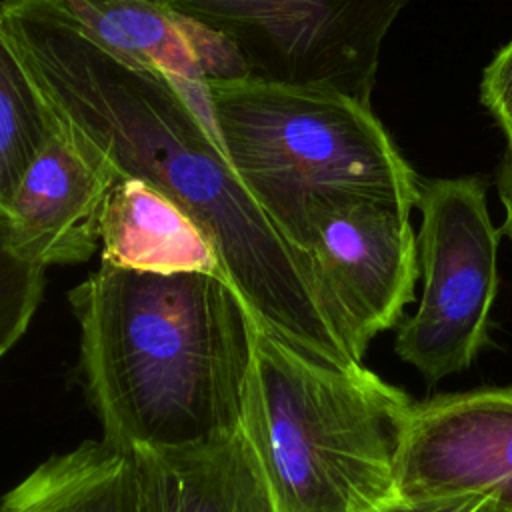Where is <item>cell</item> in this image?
Returning a JSON list of instances; mask_svg holds the SVG:
<instances>
[{"label":"cell","mask_w":512,"mask_h":512,"mask_svg":"<svg viewBox=\"0 0 512 512\" xmlns=\"http://www.w3.org/2000/svg\"><path fill=\"white\" fill-rule=\"evenodd\" d=\"M0 28L60 126L208 234L266 334L338 366L362 364L312 252L272 220L172 78L104 46L62 0H4Z\"/></svg>","instance_id":"obj_1"},{"label":"cell","mask_w":512,"mask_h":512,"mask_svg":"<svg viewBox=\"0 0 512 512\" xmlns=\"http://www.w3.org/2000/svg\"><path fill=\"white\" fill-rule=\"evenodd\" d=\"M68 300L102 442L130 454L240 430L258 322L232 282L100 262Z\"/></svg>","instance_id":"obj_2"},{"label":"cell","mask_w":512,"mask_h":512,"mask_svg":"<svg viewBox=\"0 0 512 512\" xmlns=\"http://www.w3.org/2000/svg\"><path fill=\"white\" fill-rule=\"evenodd\" d=\"M412 398L362 364L310 356L258 326L242 432L278 512H378Z\"/></svg>","instance_id":"obj_3"},{"label":"cell","mask_w":512,"mask_h":512,"mask_svg":"<svg viewBox=\"0 0 512 512\" xmlns=\"http://www.w3.org/2000/svg\"><path fill=\"white\" fill-rule=\"evenodd\" d=\"M206 86L234 170L298 246L308 250L306 202L316 194L348 190L418 204L420 178L370 106L254 76Z\"/></svg>","instance_id":"obj_4"},{"label":"cell","mask_w":512,"mask_h":512,"mask_svg":"<svg viewBox=\"0 0 512 512\" xmlns=\"http://www.w3.org/2000/svg\"><path fill=\"white\" fill-rule=\"evenodd\" d=\"M480 176L420 180L418 264L424 290L394 340L400 360L430 384L466 370L488 342L498 292V238Z\"/></svg>","instance_id":"obj_5"},{"label":"cell","mask_w":512,"mask_h":512,"mask_svg":"<svg viewBox=\"0 0 512 512\" xmlns=\"http://www.w3.org/2000/svg\"><path fill=\"white\" fill-rule=\"evenodd\" d=\"M224 34L250 76L370 106L382 42L408 0H162Z\"/></svg>","instance_id":"obj_6"},{"label":"cell","mask_w":512,"mask_h":512,"mask_svg":"<svg viewBox=\"0 0 512 512\" xmlns=\"http://www.w3.org/2000/svg\"><path fill=\"white\" fill-rule=\"evenodd\" d=\"M412 208L366 192H324L306 202V246L360 358L400 324L420 274Z\"/></svg>","instance_id":"obj_7"},{"label":"cell","mask_w":512,"mask_h":512,"mask_svg":"<svg viewBox=\"0 0 512 512\" xmlns=\"http://www.w3.org/2000/svg\"><path fill=\"white\" fill-rule=\"evenodd\" d=\"M394 474L402 500L480 496L512 512V386L412 400Z\"/></svg>","instance_id":"obj_8"},{"label":"cell","mask_w":512,"mask_h":512,"mask_svg":"<svg viewBox=\"0 0 512 512\" xmlns=\"http://www.w3.org/2000/svg\"><path fill=\"white\" fill-rule=\"evenodd\" d=\"M116 180L106 160L56 122L10 200L14 248L42 266L88 260L100 248L102 210Z\"/></svg>","instance_id":"obj_9"},{"label":"cell","mask_w":512,"mask_h":512,"mask_svg":"<svg viewBox=\"0 0 512 512\" xmlns=\"http://www.w3.org/2000/svg\"><path fill=\"white\" fill-rule=\"evenodd\" d=\"M130 456L140 512H278L242 428L206 444Z\"/></svg>","instance_id":"obj_10"},{"label":"cell","mask_w":512,"mask_h":512,"mask_svg":"<svg viewBox=\"0 0 512 512\" xmlns=\"http://www.w3.org/2000/svg\"><path fill=\"white\" fill-rule=\"evenodd\" d=\"M100 260L140 272H204L228 280L208 234L176 202L138 178H118L106 196Z\"/></svg>","instance_id":"obj_11"},{"label":"cell","mask_w":512,"mask_h":512,"mask_svg":"<svg viewBox=\"0 0 512 512\" xmlns=\"http://www.w3.org/2000/svg\"><path fill=\"white\" fill-rule=\"evenodd\" d=\"M72 16L104 46L156 66L182 88L206 86L220 64V32L178 14L162 0H62Z\"/></svg>","instance_id":"obj_12"},{"label":"cell","mask_w":512,"mask_h":512,"mask_svg":"<svg viewBox=\"0 0 512 512\" xmlns=\"http://www.w3.org/2000/svg\"><path fill=\"white\" fill-rule=\"evenodd\" d=\"M0 512H140L132 456L82 442L38 464L2 496Z\"/></svg>","instance_id":"obj_13"},{"label":"cell","mask_w":512,"mask_h":512,"mask_svg":"<svg viewBox=\"0 0 512 512\" xmlns=\"http://www.w3.org/2000/svg\"><path fill=\"white\" fill-rule=\"evenodd\" d=\"M56 120L0 28V208L10 200Z\"/></svg>","instance_id":"obj_14"},{"label":"cell","mask_w":512,"mask_h":512,"mask_svg":"<svg viewBox=\"0 0 512 512\" xmlns=\"http://www.w3.org/2000/svg\"><path fill=\"white\" fill-rule=\"evenodd\" d=\"M46 266L14 248L12 222L0 208V360L24 336L44 292Z\"/></svg>","instance_id":"obj_15"},{"label":"cell","mask_w":512,"mask_h":512,"mask_svg":"<svg viewBox=\"0 0 512 512\" xmlns=\"http://www.w3.org/2000/svg\"><path fill=\"white\" fill-rule=\"evenodd\" d=\"M480 98L506 136V156L512 158V40L484 68Z\"/></svg>","instance_id":"obj_16"},{"label":"cell","mask_w":512,"mask_h":512,"mask_svg":"<svg viewBox=\"0 0 512 512\" xmlns=\"http://www.w3.org/2000/svg\"><path fill=\"white\" fill-rule=\"evenodd\" d=\"M378 512H510L496 500L466 496V498H440V500H402L396 498Z\"/></svg>","instance_id":"obj_17"},{"label":"cell","mask_w":512,"mask_h":512,"mask_svg":"<svg viewBox=\"0 0 512 512\" xmlns=\"http://www.w3.org/2000/svg\"><path fill=\"white\" fill-rule=\"evenodd\" d=\"M498 194L504 206V224L502 232L512 240V158L504 154L498 168Z\"/></svg>","instance_id":"obj_18"}]
</instances>
